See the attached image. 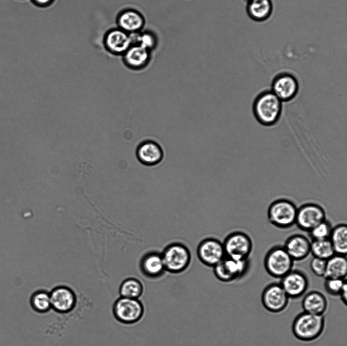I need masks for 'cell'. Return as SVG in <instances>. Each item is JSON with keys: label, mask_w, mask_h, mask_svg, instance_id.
<instances>
[{"label": "cell", "mask_w": 347, "mask_h": 346, "mask_svg": "<svg viewBox=\"0 0 347 346\" xmlns=\"http://www.w3.org/2000/svg\"><path fill=\"white\" fill-rule=\"evenodd\" d=\"M282 109V101L269 90L259 93L253 104L255 117L259 123L266 126L274 125L278 122Z\"/></svg>", "instance_id": "6da1fadb"}, {"label": "cell", "mask_w": 347, "mask_h": 346, "mask_svg": "<svg viewBox=\"0 0 347 346\" xmlns=\"http://www.w3.org/2000/svg\"><path fill=\"white\" fill-rule=\"evenodd\" d=\"M325 324L324 316L303 312L294 319L292 330L294 335L299 340L312 341L322 335L324 330Z\"/></svg>", "instance_id": "7a4b0ae2"}, {"label": "cell", "mask_w": 347, "mask_h": 346, "mask_svg": "<svg viewBox=\"0 0 347 346\" xmlns=\"http://www.w3.org/2000/svg\"><path fill=\"white\" fill-rule=\"evenodd\" d=\"M161 255L166 271L177 274L184 271L189 266L192 259L189 249L180 243L167 245Z\"/></svg>", "instance_id": "3957f363"}, {"label": "cell", "mask_w": 347, "mask_h": 346, "mask_svg": "<svg viewBox=\"0 0 347 346\" xmlns=\"http://www.w3.org/2000/svg\"><path fill=\"white\" fill-rule=\"evenodd\" d=\"M297 210L295 204L289 199H276L271 202L268 207V221L278 228H290L295 224Z\"/></svg>", "instance_id": "277c9868"}, {"label": "cell", "mask_w": 347, "mask_h": 346, "mask_svg": "<svg viewBox=\"0 0 347 346\" xmlns=\"http://www.w3.org/2000/svg\"><path fill=\"white\" fill-rule=\"evenodd\" d=\"M294 262L283 246L277 245L267 252L264 265L270 276L281 279L293 269Z\"/></svg>", "instance_id": "5b68a950"}, {"label": "cell", "mask_w": 347, "mask_h": 346, "mask_svg": "<svg viewBox=\"0 0 347 346\" xmlns=\"http://www.w3.org/2000/svg\"><path fill=\"white\" fill-rule=\"evenodd\" d=\"M112 313L118 322L124 325H132L142 318L144 307L139 299L119 296L113 304Z\"/></svg>", "instance_id": "8992f818"}, {"label": "cell", "mask_w": 347, "mask_h": 346, "mask_svg": "<svg viewBox=\"0 0 347 346\" xmlns=\"http://www.w3.org/2000/svg\"><path fill=\"white\" fill-rule=\"evenodd\" d=\"M226 256L236 260H247L253 249V242L245 233L234 231L223 242Z\"/></svg>", "instance_id": "52a82bcc"}, {"label": "cell", "mask_w": 347, "mask_h": 346, "mask_svg": "<svg viewBox=\"0 0 347 346\" xmlns=\"http://www.w3.org/2000/svg\"><path fill=\"white\" fill-rule=\"evenodd\" d=\"M290 298L279 283H272L268 285L261 295L263 306L272 313H279L287 307Z\"/></svg>", "instance_id": "ba28073f"}, {"label": "cell", "mask_w": 347, "mask_h": 346, "mask_svg": "<svg viewBox=\"0 0 347 346\" xmlns=\"http://www.w3.org/2000/svg\"><path fill=\"white\" fill-rule=\"evenodd\" d=\"M213 268L218 280L228 283L240 279L245 274L248 268V261L236 260L225 256Z\"/></svg>", "instance_id": "9c48e42d"}, {"label": "cell", "mask_w": 347, "mask_h": 346, "mask_svg": "<svg viewBox=\"0 0 347 346\" xmlns=\"http://www.w3.org/2000/svg\"><path fill=\"white\" fill-rule=\"evenodd\" d=\"M51 308L55 312L65 314L71 312L75 307L77 296L75 291L69 286L60 285L49 291Z\"/></svg>", "instance_id": "30bf717a"}, {"label": "cell", "mask_w": 347, "mask_h": 346, "mask_svg": "<svg viewBox=\"0 0 347 346\" xmlns=\"http://www.w3.org/2000/svg\"><path fill=\"white\" fill-rule=\"evenodd\" d=\"M103 44L109 53L122 56L133 44L132 36L117 26L112 27L105 32Z\"/></svg>", "instance_id": "8fae6325"}, {"label": "cell", "mask_w": 347, "mask_h": 346, "mask_svg": "<svg viewBox=\"0 0 347 346\" xmlns=\"http://www.w3.org/2000/svg\"><path fill=\"white\" fill-rule=\"evenodd\" d=\"M325 220L326 213L321 205L307 203L298 208L295 224L301 230L308 232Z\"/></svg>", "instance_id": "7c38bea8"}, {"label": "cell", "mask_w": 347, "mask_h": 346, "mask_svg": "<svg viewBox=\"0 0 347 346\" xmlns=\"http://www.w3.org/2000/svg\"><path fill=\"white\" fill-rule=\"evenodd\" d=\"M197 254L205 265L213 267L226 256L223 244L214 238H207L198 245Z\"/></svg>", "instance_id": "4fadbf2b"}, {"label": "cell", "mask_w": 347, "mask_h": 346, "mask_svg": "<svg viewBox=\"0 0 347 346\" xmlns=\"http://www.w3.org/2000/svg\"><path fill=\"white\" fill-rule=\"evenodd\" d=\"M299 85L296 78L288 73H281L273 78L271 91L281 101L293 99L299 91Z\"/></svg>", "instance_id": "5bb4252c"}, {"label": "cell", "mask_w": 347, "mask_h": 346, "mask_svg": "<svg viewBox=\"0 0 347 346\" xmlns=\"http://www.w3.org/2000/svg\"><path fill=\"white\" fill-rule=\"evenodd\" d=\"M279 283L290 299H298L303 296L309 285L305 274L294 269L281 278Z\"/></svg>", "instance_id": "9a60e30c"}, {"label": "cell", "mask_w": 347, "mask_h": 346, "mask_svg": "<svg viewBox=\"0 0 347 346\" xmlns=\"http://www.w3.org/2000/svg\"><path fill=\"white\" fill-rule=\"evenodd\" d=\"M116 23L118 27L130 34H134L143 30L145 24V18L138 10L127 8L118 13Z\"/></svg>", "instance_id": "2e32d148"}, {"label": "cell", "mask_w": 347, "mask_h": 346, "mask_svg": "<svg viewBox=\"0 0 347 346\" xmlns=\"http://www.w3.org/2000/svg\"><path fill=\"white\" fill-rule=\"evenodd\" d=\"M151 52L138 44H133L121 56L122 62L128 68L132 70H142L150 61Z\"/></svg>", "instance_id": "e0dca14e"}, {"label": "cell", "mask_w": 347, "mask_h": 346, "mask_svg": "<svg viewBox=\"0 0 347 346\" xmlns=\"http://www.w3.org/2000/svg\"><path fill=\"white\" fill-rule=\"evenodd\" d=\"M136 153L139 162L149 166L159 164L164 157V152L161 146L152 140L141 142L137 147Z\"/></svg>", "instance_id": "ac0fdd59"}, {"label": "cell", "mask_w": 347, "mask_h": 346, "mask_svg": "<svg viewBox=\"0 0 347 346\" xmlns=\"http://www.w3.org/2000/svg\"><path fill=\"white\" fill-rule=\"evenodd\" d=\"M139 267L146 277L155 279L162 276L166 271L161 253L149 252L141 258Z\"/></svg>", "instance_id": "d6986e66"}, {"label": "cell", "mask_w": 347, "mask_h": 346, "mask_svg": "<svg viewBox=\"0 0 347 346\" xmlns=\"http://www.w3.org/2000/svg\"><path fill=\"white\" fill-rule=\"evenodd\" d=\"M310 244L311 241L305 236L296 234L288 238L283 246L294 261H301L310 254Z\"/></svg>", "instance_id": "ffe728a7"}, {"label": "cell", "mask_w": 347, "mask_h": 346, "mask_svg": "<svg viewBox=\"0 0 347 346\" xmlns=\"http://www.w3.org/2000/svg\"><path fill=\"white\" fill-rule=\"evenodd\" d=\"M301 305L304 312L324 316L327 310L328 302L323 293L318 291H312L304 295Z\"/></svg>", "instance_id": "44dd1931"}, {"label": "cell", "mask_w": 347, "mask_h": 346, "mask_svg": "<svg viewBox=\"0 0 347 346\" xmlns=\"http://www.w3.org/2000/svg\"><path fill=\"white\" fill-rule=\"evenodd\" d=\"M246 11L253 20L263 22L268 19L273 11L271 0H248Z\"/></svg>", "instance_id": "7402d4cb"}, {"label": "cell", "mask_w": 347, "mask_h": 346, "mask_svg": "<svg viewBox=\"0 0 347 346\" xmlns=\"http://www.w3.org/2000/svg\"><path fill=\"white\" fill-rule=\"evenodd\" d=\"M346 256L335 254L327 260L325 279H346L347 274Z\"/></svg>", "instance_id": "603a6c76"}, {"label": "cell", "mask_w": 347, "mask_h": 346, "mask_svg": "<svg viewBox=\"0 0 347 346\" xmlns=\"http://www.w3.org/2000/svg\"><path fill=\"white\" fill-rule=\"evenodd\" d=\"M336 254L346 256L347 226L340 224L332 228L329 237Z\"/></svg>", "instance_id": "cb8c5ba5"}, {"label": "cell", "mask_w": 347, "mask_h": 346, "mask_svg": "<svg viewBox=\"0 0 347 346\" xmlns=\"http://www.w3.org/2000/svg\"><path fill=\"white\" fill-rule=\"evenodd\" d=\"M29 304L37 313H48L52 309L49 291L44 289L36 290L30 295Z\"/></svg>", "instance_id": "d4e9b609"}, {"label": "cell", "mask_w": 347, "mask_h": 346, "mask_svg": "<svg viewBox=\"0 0 347 346\" xmlns=\"http://www.w3.org/2000/svg\"><path fill=\"white\" fill-rule=\"evenodd\" d=\"M144 286L138 279L130 277L120 284L118 293L120 297L139 299L143 294Z\"/></svg>", "instance_id": "484cf974"}, {"label": "cell", "mask_w": 347, "mask_h": 346, "mask_svg": "<svg viewBox=\"0 0 347 346\" xmlns=\"http://www.w3.org/2000/svg\"><path fill=\"white\" fill-rule=\"evenodd\" d=\"M310 253L313 257L328 260L335 254L329 238L312 240L310 244Z\"/></svg>", "instance_id": "4316f807"}, {"label": "cell", "mask_w": 347, "mask_h": 346, "mask_svg": "<svg viewBox=\"0 0 347 346\" xmlns=\"http://www.w3.org/2000/svg\"><path fill=\"white\" fill-rule=\"evenodd\" d=\"M133 44H138L151 51L154 49L158 43L157 36L150 30H141L132 34Z\"/></svg>", "instance_id": "83f0119b"}, {"label": "cell", "mask_w": 347, "mask_h": 346, "mask_svg": "<svg viewBox=\"0 0 347 346\" xmlns=\"http://www.w3.org/2000/svg\"><path fill=\"white\" fill-rule=\"evenodd\" d=\"M332 229L330 222L325 220L308 232L312 240L325 239L329 238Z\"/></svg>", "instance_id": "f1b7e54d"}, {"label": "cell", "mask_w": 347, "mask_h": 346, "mask_svg": "<svg viewBox=\"0 0 347 346\" xmlns=\"http://www.w3.org/2000/svg\"><path fill=\"white\" fill-rule=\"evenodd\" d=\"M346 279H325L324 288L328 294L333 296H339L343 285Z\"/></svg>", "instance_id": "f546056e"}, {"label": "cell", "mask_w": 347, "mask_h": 346, "mask_svg": "<svg viewBox=\"0 0 347 346\" xmlns=\"http://www.w3.org/2000/svg\"><path fill=\"white\" fill-rule=\"evenodd\" d=\"M327 260L313 257L310 262V267L313 273L319 277L324 278Z\"/></svg>", "instance_id": "4dcf8cb0"}, {"label": "cell", "mask_w": 347, "mask_h": 346, "mask_svg": "<svg viewBox=\"0 0 347 346\" xmlns=\"http://www.w3.org/2000/svg\"><path fill=\"white\" fill-rule=\"evenodd\" d=\"M36 6L40 8H47L52 5L55 0H30Z\"/></svg>", "instance_id": "1f68e13d"}, {"label": "cell", "mask_w": 347, "mask_h": 346, "mask_svg": "<svg viewBox=\"0 0 347 346\" xmlns=\"http://www.w3.org/2000/svg\"><path fill=\"white\" fill-rule=\"evenodd\" d=\"M339 296L342 302L346 306L347 305V282L346 281L344 282L342 289L340 292Z\"/></svg>", "instance_id": "d6a6232c"}, {"label": "cell", "mask_w": 347, "mask_h": 346, "mask_svg": "<svg viewBox=\"0 0 347 346\" xmlns=\"http://www.w3.org/2000/svg\"><path fill=\"white\" fill-rule=\"evenodd\" d=\"M247 1H248V0H247Z\"/></svg>", "instance_id": "836d02e7"}]
</instances>
